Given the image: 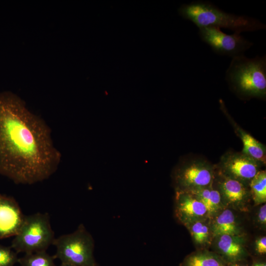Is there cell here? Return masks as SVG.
<instances>
[{"instance_id": "6da1fadb", "label": "cell", "mask_w": 266, "mask_h": 266, "mask_svg": "<svg viewBox=\"0 0 266 266\" xmlns=\"http://www.w3.org/2000/svg\"><path fill=\"white\" fill-rule=\"evenodd\" d=\"M61 158L44 121L14 93L0 92V174L34 184L53 174Z\"/></svg>"}, {"instance_id": "7a4b0ae2", "label": "cell", "mask_w": 266, "mask_h": 266, "mask_svg": "<svg viewBox=\"0 0 266 266\" xmlns=\"http://www.w3.org/2000/svg\"><path fill=\"white\" fill-rule=\"evenodd\" d=\"M178 11L181 16L198 28H222L240 33L266 29V24L257 18L225 12L208 1L197 0L183 4Z\"/></svg>"}, {"instance_id": "3957f363", "label": "cell", "mask_w": 266, "mask_h": 266, "mask_svg": "<svg viewBox=\"0 0 266 266\" xmlns=\"http://www.w3.org/2000/svg\"><path fill=\"white\" fill-rule=\"evenodd\" d=\"M225 78L232 88L244 98L264 99L266 95V56L232 58Z\"/></svg>"}, {"instance_id": "277c9868", "label": "cell", "mask_w": 266, "mask_h": 266, "mask_svg": "<svg viewBox=\"0 0 266 266\" xmlns=\"http://www.w3.org/2000/svg\"><path fill=\"white\" fill-rule=\"evenodd\" d=\"M55 239L48 214L36 213L25 216L11 247L17 253L46 251Z\"/></svg>"}, {"instance_id": "5b68a950", "label": "cell", "mask_w": 266, "mask_h": 266, "mask_svg": "<svg viewBox=\"0 0 266 266\" xmlns=\"http://www.w3.org/2000/svg\"><path fill=\"white\" fill-rule=\"evenodd\" d=\"M53 245L56 248L54 259H59L62 263L97 266L94 255V238L82 224L73 232L55 238Z\"/></svg>"}, {"instance_id": "8992f818", "label": "cell", "mask_w": 266, "mask_h": 266, "mask_svg": "<svg viewBox=\"0 0 266 266\" xmlns=\"http://www.w3.org/2000/svg\"><path fill=\"white\" fill-rule=\"evenodd\" d=\"M216 167L201 160L183 164L175 170L173 181L175 191H188L214 184Z\"/></svg>"}, {"instance_id": "52a82bcc", "label": "cell", "mask_w": 266, "mask_h": 266, "mask_svg": "<svg viewBox=\"0 0 266 266\" xmlns=\"http://www.w3.org/2000/svg\"><path fill=\"white\" fill-rule=\"evenodd\" d=\"M200 38L210 46L216 54L232 58L244 54L253 43L245 39L240 33L228 34L215 27L199 28Z\"/></svg>"}, {"instance_id": "ba28073f", "label": "cell", "mask_w": 266, "mask_h": 266, "mask_svg": "<svg viewBox=\"0 0 266 266\" xmlns=\"http://www.w3.org/2000/svg\"><path fill=\"white\" fill-rule=\"evenodd\" d=\"M261 166L242 152H231L222 157L218 171L249 186L251 180L260 170Z\"/></svg>"}, {"instance_id": "9c48e42d", "label": "cell", "mask_w": 266, "mask_h": 266, "mask_svg": "<svg viewBox=\"0 0 266 266\" xmlns=\"http://www.w3.org/2000/svg\"><path fill=\"white\" fill-rule=\"evenodd\" d=\"M216 188L219 192L227 208L231 207L240 211L248 210L251 195L249 186L241 182L225 176L216 170L214 180Z\"/></svg>"}, {"instance_id": "30bf717a", "label": "cell", "mask_w": 266, "mask_h": 266, "mask_svg": "<svg viewBox=\"0 0 266 266\" xmlns=\"http://www.w3.org/2000/svg\"><path fill=\"white\" fill-rule=\"evenodd\" d=\"M174 214L185 227L199 220L209 219L205 205L191 193L175 191Z\"/></svg>"}, {"instance_id": "8fae6325", "label": "cell", "mask_w": 266, "mask_h": 266, "mask_svg": "<svg viewBox=\"0 0 266 266\" xmlns=\"http://www.w3.org/2000/svg\"><path fill=\"white\" fill-rule=\"evenodd\" d=\"M25 218L14 199L0 194V239L15 236L19 232Z\"/></svg>"}, {"instance_id": "7c38bea8", "label": "cell", "mask_w": 266, "mask_h": 266, "mask_svg": "<svg viewBox=\"0 0 266 266\" xmlns=\"http://www.w3.org/2000/svg\"><path fill=\"white\" fill-rule=\"evenodd\" d=\"M213 240L214 252L227 264L243 262L248 256L243 234L222 235L214 237Z\"/></svg>"}, {"instance_id": "4fadbf2b", "label": "cell", "mask_w": 266, "mask_h": 266, "mask_svg": "<svg viewBox=\"0 0 266 266\" xmlns=\"http://www.w3.org/2000/svg\"><path fill=\"white\" fill-rule=\"evenodd\" d=\"M213 239L222 235H242V229L232 210L226 208L210 219Z\"/></svg>"}, {"instance_id": "5bb4252c", "label": "cell", "mask_w": 266, "mask_h": 266, "mask_svg": "<svg viewBox=\"0 0 266 266\" xmlns=\"http://www.w3.org/2000/svg\"><path fill=\"white\" fill-rule=\"evenodd\" d=\"M186 192L192 194L205 205L209 219L227 208L222 201L219 192L214 187V184Z\"/></svg>"}, {"instance_id": "9a60e30c", "label": "cell", "mask_w": 266, "mask_h": 266, "mask_svg": "<svg viewBox=\"0 0 266 266\" xmlns=\"http://www.w3.org/2000/svg\"><path fill=\"white\" fill-rule=\"evenodd\" d=\"M236 129L243 143V147L241 152L261 165H265L266 162L265 146L240 128L236 126Z\"/></svg>"}, {"instance_id": "2e32d148", "label": "cell", "mask_w": 266, "mask_h": 266, "mask_svg": "<svg viewBox=\"0 0 266 266\" xmlns=\"http://www.w3.org/2000/svg\"><path fill=\"white\" fill-rule=\"evenodd\" d=\"M218 254L206 249H200L187 256L180 266H227Z\"/></svg>"}, {"instance_id": "e0dca14e", "label": "cell", "mask_w": 266, "mask_h": 266, "mask_svg": "<svg viewBox=\"0 0 266 266\" xmlns=\"http://www.w3.org/2000/svg\"><path fill=\"white\" fill-rule=\"evenodd\" d=\"M189 230L195 244L200 249L209 246L213 241L210 219L195 221L186 227Z\"/></svg>"}, {"instance_id": "ac0fdd59", "label": "cell", "mask_w": 266, "mask_h": 266, "mask_svg": "<svg viewBox=\"0 0 266 266\" xmlns=\"http://www.w3.org/2000/svg\"><path fill=\"white\" fill-rule=\"evenodd\" d=\"M249 188L251 197L255 205L262 204L266 201V172L260 170L251 180Z\"/></svg>"}, {"instance_id": "d6986e66", "label": "cell", "mask_w": 266, "mask_h": 266, "mask_svg": "<svg viewBox=\"0 0 266 266\" xmlns=\"http://www.w3.org/2000/svg\"><path fill=\"white\" fill-rule=\"evenodd\" d=\"M54 258L46 251L25 254L19 258L20 266H56Z\"/></svg>"}, {"instance_id": "ffe728a7", "label": "cell", "mask_w": 266, "mask_h": 266, "mask_svg": "<svg viewBox=\"0 0 266 266\" xmlns=\"http://www.w3.org/2000/svg\"><path fill=\"white\" fill-rule=\"evenodd\" d=\"M17 254L11 247L0 245V266H14L18 263Z\"/></svg>"}, {"instance_id": "44dd1931", "label": "cell", "mask_w": 266, "mask_h": 266, "mask_svg": "<svg viewBox=\"0 0 266 266\" xmlns=\"http://www.w3.org/2000/svg\"><path fill=\"white\" fill-rule=\"evenodd\" d=\"M256 252L259 255H264L266 253V237H261L255 241Z\"/></svg>"}, {"instance_id": "7402d4cb", "label": "cell", "mask_w": 266, "mask_h": 266, "mask_svg": "<svg viewBox=\"0 0 266 266\" xmlns=\"http://www.w3.org/2000/svg\"><path fill=\"white\" fill-rule=\"evenodd\" d=\"M262 204L258 212L257 220L260 225L265 226L266 224V203Z\"/></svg>"}, {"instance_id": "603a6c76", "label": "cell", "mask_w": 266, "mask_h": 266, "mask_svg": "<svg viewBox=\"0 0 266 266\" xmlns=\"http://www.w3.org/2000/svg\"><path fill=\"white\" fill-rule=\"evenodd\" d=\"M227 266H247L246 265L243 263L242 262L230 263L227 264Z\"/></svg>"}, {"instance_id": "cb8c5ba5", "label": "cell", "mask_w": 266, "mask_h": 266, "mask_svg": "<svg viewBox=\"0 0 266 266\" xmlns=\"http://www.w3.org/2000/svg\"><path fill=\"white\" fill-rule=\"evenodd\" d=\"M252 266H266L265 262L263 261H257L255 262Z\"/></svg>"}, {"instance_id": "d4e9b609", "label": "cell", "mask_w": 266, "mask_h": 266, "mask_svg": "<svg viewBox=\"0 0 266 266\" xmlns=\"http://www.w3.org/2000/svg\"><path fill=\"white\" fill-rule=\"evenodd\" d=\"M60 266H75L68 264L61 263V264L60 265Z\"/></svg>"}]
</instances>
